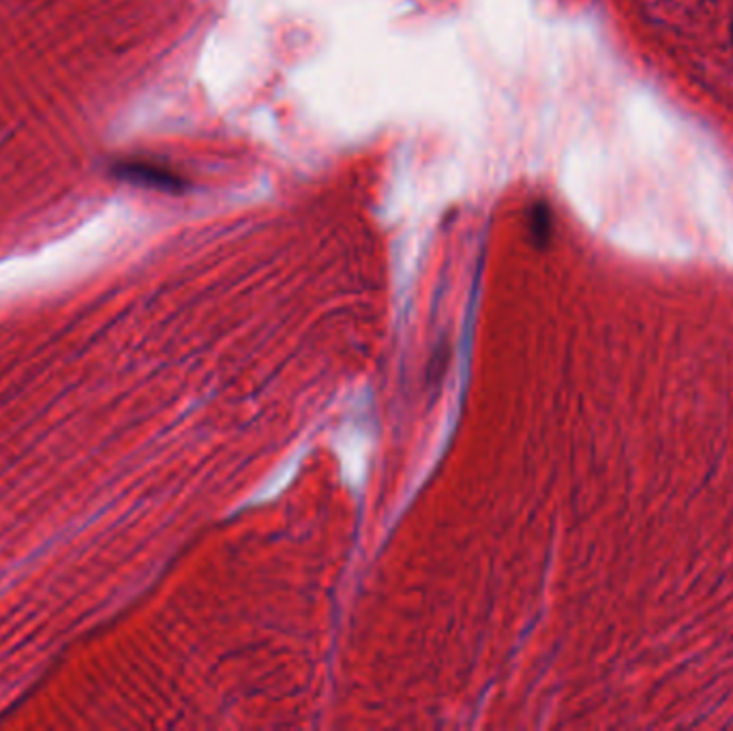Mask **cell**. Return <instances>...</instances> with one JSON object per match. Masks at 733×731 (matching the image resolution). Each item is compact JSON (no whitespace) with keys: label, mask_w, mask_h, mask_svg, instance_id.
Masks as SVG:
<instances>
[{"label":"cell","mask_w":733,"mask_h":731,"mask_svg":"<svg viewBox=\"0 0 733 731\" xmlns=\"http://www.w3.org/2000/svg\"><path fill=\"white\" fill-rule=\"evenodd\" d=\"M114 174L134 185H145L163 192H176L183 187V181L174 172L148 161H121L114 165Z\"/></svg>","instance_id":"6da1fadb"}]
</instances>
